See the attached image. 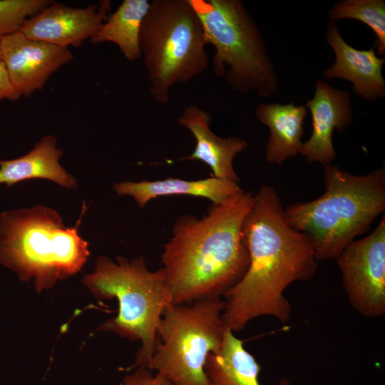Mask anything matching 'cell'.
I'll list each match as a JSON object with an SVG mask.
<instances>
[{
    "label": "cell",
    "instance_id": "obj_8",
    "mask_svg": "<svg viewBox=\"0 0 385 385\" xmlns=\"http://www.w3.org/2000/svg\"><path fill=\"white\" fill-rule=\"evenodd\" d=\"M225 307L221 297L169 306L161 318L148 369L173 385H208L205 365L222 344Z\"/></svg>",
    "mask_w": 385,
    "mask_h": 385
},
{
    "label": "cell",
    "instance_id": "obj_1",
    "mask_svg": "<svg viewBox=\"0 0 385 385\" xmlns=\"http://www.w3.org/2000/svg\"><path fill=\"white\" fill-rule=\"evenodd\" d=\"M250 262L244 276L223 297L225 327L239 332L252 319L289 320L292 307L284 296L296 281L315 274L317 260L310 237L289 222L280 198L270 185L261 186L242 225Z\"/></svg>",
    "mask_w": 385,
    "mask_h": 385
},
{
    "label": "cell",
    "instance_id": "obj_22",
    "mask_svg": "<svg viewBox=\"0 0 385 385\" xmlns=\"http://www.w3.org/2000/svg\"><path fill=\"white\" fill-rule=\"evenodd\" d=\"M118 385H173L160 373L153 375L152 371L145 366H138L131 374L125 377Z\"/></svg>",
    "mask_w": 385,
    "mask_h": 385
},
{
    "label": "cell",
    "instance_id": "obj_4",
    "mask_svg": "<svg viewBox=\"0 0 385 385\" xmlns=\"http://www.w3.org/2000/svg\"><path fill=\"white\" fill-rule=\"evenodd\" d=\"M324 192L284 209L290 225L311 239L317 261L336 260L385 210V169L357 175L328 164Z\"/></svg>",
    "mask_w": 385,
    "mask_h": 385
},
{
    "label": "cell",
    "instance_id": "obj_12",
    "mask_svg": "<svg viewBox=\"0 0 385 385\" xmlns=\"http://www.w3.org/2000/svg\"><path fill=\"white\" fill-rule=\"evenodd\" d=\"M304 106L311 113L312 132L308 140L302 143L299 153L309 163L331 164L337 156L333 131L345 130L352 120L351 93L336 89L319 80L315 85L313 98L307 99Z\"/></svg>",
    "mask_w": 385,
    "mask_h": 385
},
{
    "label": "cell",
    "instance_id": "obj_7",
    "mask_svg": "<svg viewBox=\"0 0 385 385\" xmlns=\"http://www.w3.org/2000/svg\"><path fill=\"white\" fill-rule=\"evenodd\" d=\"M202 24L207 44L214 46L213 73L240 93L262 97L279 88L274 64L257 24L240 0H189Z\"/></svg>",
    "mask_w": 385,
    "mask_h": 385
},
{
    "label": "cell",
    "instance_id": "obj_9",
    "mask_svg": "<svg viewBox=\"0 0 385 385\" xmlns=\"http://www.w3.org/2000/svg\"><path fill=\"white\" fill-rule=\"evenodd\" d=\"M349 303L359 314H385V218L366 237L353 240L336 259Z\"/></svg>",
    "mask_w": 385,
    "mask_h": 385
},
{
    "label": "cell",
    "instance_id": "obj_23",
    "mask_svg": "<svg viewBox=\"0 0 385 385\" xmlns=\"http://www.w3.org/2000/svg\"><path fill=\"white\" fill-rule=\"evenodd\" d=\"M20 97V93L9 78L4 63L0 60V101L4 99L16 101Z\"/></svg>",
    "mask_w": 385,
    "mask_h": 385
},
{
    "label": "cell",
    "instance_id": "obj_17",
    "mask_svg": "<svg viewBox=\"0 0 385 385\" xmlns=\"http://www.w3.org/2000/svg\"><path fill=\"white\" fill-rule=\"evenodd\" d=\"M307 111L305 106L262 103L257 106L255 115L270 130L265 148L267 160L281 165L299 153L304 133L303 124Z\"/></svg>",
    "mask_w": 385,
    "mask_h": 385
},
{
    "label": "cell",
    "instance_id": "obj_5",
    "mask_svg": "<svg viewBox=\"0 0 385 385\" xmlns=\"http://www.w3.org/2000/svg\"><path fill=\"white\" fill-rule=\"evenodd\" d=\"M83 283L96 298L117 299V316L100 329L140 341L141 346L130 369L148 368L158 342L161 318L173 304L163 269L149 270L143 256L131 260L117 256L113 261L100 255L93 272L84 277Z\"/></svg>",
    "mask_w": 385,
    "mask_h": 385
},
{
    "label": "cell",
    "instance_id": "obj_20",
    "mask_svg": "<svg viewBox=\"0 0 385 385\" xmlns=\"http://www.w3.org/2000/svg\"><path fill=\"white\" fill-rule=\"evenodd\" d=\"M331 21L352 19L367 25L375 34L377 53L385 55V1L384 0H342L329 11Z\"/></svg>",
    "mask_w": 385,
    "mask_h": 385
},
{
    "label": "cell",
    "instance_id": "obj_24",
    "mask_svg": "<svg viewBox=\"0 0 385 385\" xmlns=\"http://www.w3.org/2000/svg\"><path fill=\"white\" fill-rule=\"evenodd\" d=\"M0 60H1V52H0Z\"/></svg>",
    "mask_w": 385,
    "mask_h": 385
},
{
    "label": "cell",
    "instance_id": "obj_16",
    "mask_svg": "<svg viewBox=\"0 0 385 385\" xmlns=\"http://www.w3.org/2000/svg\"><path fill=\"white\" fill-rule=\"evenodd\" d=\"M63 150L57 148V139L52 135L43 136L26 154L17 158L0 160V184L7 187L24 180L42 178L73 189L77 180L60 163Z\"/></svg>",
    "mask_w": 385,
    "mask_h": 385
},
{
    "label": "cell",
    "instance_id": "obj_11",
    "mask_svg": "<svg viewBox=\"0 0 385 385\" xmlns=\"http://www.w3.org/2000/svg\"><path fill=\"white\" fill-rule=\"evenodd\" d=\"M111 1H101L83 8L53 1L29 18L20 32L30 39L57 46H78L94 37L108 17Z\"/></svg>",
    "mask_w": 385,
    "mask_h": 385
},
{
    "label": "cell",
    "instance_id": "obj_15",
    "mask_svg": "<svg viewBox=\"0 0 385 385\" xmlns=\"http://www.w3.org/2000/svg\"><path fill=\"white\" fill-rule=\"evenodd\" d=\"M120 196H130L140 208L151 200L169 195H192L208 199L219 205L244 191L237 183L216 178L188 180L169 178L158 180L123 181L113 185Z\"/></svg>",
    "mask_w": 385,
    "mask_h": 385
},
{
    "label": "cell",
    "instance_id": "obj_18",
    "mask_svg": "<svg viewBox=\"0 0 385 385\" xmlns=\"http://www.w3.org/2000/svg\"><path fill=\"white\" fill-rule=\"evenodd\" d=\"M261 366L244 347L243 341L226 328L220 349L210 354L205 365L208 385H261ZM277 385H292L283 377Z\"/></svg>",
    "mask_w": 385,
    "mask_h": 385
},
{
    "label": "cell",
    "instance_id": "obj_19",
    "mask_svg": "<svg viewBox=\"0 0 385 385\" xmlns=\"http://www.w3.org/2000/svg\"><path fill=\"white\" fill-rule=\"evenodd\" d=\"M149 6L148 0H124L108 16L91 42L94 44L113 43L128 61H136L141 56L139 44L140 26Z\"/></svg>",
    "mask_w": 385,
    "mask_h": 385
},
{
    "label": "cell",
    "instance_id": "obj_2",
    "mask_svg": "<svg viewBox=\"0 0 385 385\" xmlns=\"http://www.w3.org/2000/svg\"><path fill=\"white\" fill-rule=\"evenodd\" d=\"M254 200L242 191L200 218L175 220L161 255L173 304L223 297L242 279L250 262L242 225Z\"/></svg>",
    "mask_w": 385,
    "mask_h": 385
},
{
    "label": "cell",
    "instance_id": "obj_10",
    "mask_svg": "<svg viewBox=\"0 0 385 385\" xmlns=\"http://www.w3.org/2000/svg\"><path fill=\"white\" fill-rule=\"evenodd\" d=\"M0 52L21 96L42 89L51 76L73 58L68 48L30 39L20 31L0 38Z\"/></svg>",
    "mask_w": 385,
    "mask_h": 385
},
{
    "label": "cell",
    "instance_id": "obj_6",
    "mask_svg": "<svg viewBox=\"0 0 385 385\" xmlns=\"http://www.w3.org/2000/svg\"><path fill=\"white\" fill-rule=\"evenodd\" d=\"M149 91L166 103L170 90L204 73L209 65L201 20L189 0H154L139 34Z\"/></svg>",
    "mask_w": 385,
    "mask_h": 385
},
{
    "label": "cell",
    "instance_id": "obj_21",
    "mask_svg": "<svg viewBox=\"0 0 385 385\" xmlns=\"http://www.w3.org/2000/svg\"><path fill=\"white\" fill-rule=\"evenodd\" d=\"M52 2L50 0H0V38L20 31L26 20Z\"/></svg>",
    "mask_w": 385,
    "mask_h": 385
},
{
    "label": "cell",
    "instance_id": "obj_13",
    "mask_svg": "<svg viewBox=\"0 0 385 385\" xmlns=\"http://www.w3.org/2000/svg\"><path fill=\"white\" fill-rule=\"evenodd\" d=\"M325 38L334 52L335 61L323 71L324 77L350 81L355 93L364 99L384 98L382 68L385 58L378 57L374 48L359 50L348 44L333 21L327 24Z\"/></svg>",
    "mask_w": 385,
    "mask_h": 385
},
{
    "label": "cell",
    "instance_id": "obj_3",
    "mask_svg": "<svg viewBox=\"0 0 385 385\" xmlns=\"http://www.w3.org/2000/svg\"><path fill=\"white\" fill-rule=\"evenodd\" d=\"M87 207L74 227H66L57 210L41 205L0 213V264L41 292L78 272L90 255L79 235Z\"/></svg>",
    "mask_w": 385,
    "mask_h": 385
},
{
    "label": "cell",
    "instance_id": "obj_14",
    "mask_svg": "<svg viewBox=\"0 0 385 385\" xmlns=\"http://www.w3.org/2000/svg\"><path fill=\"white\" fill-rule=\"evenodd\" d=\"M212 115L195 104L186 106L177 123L189 130L196 144L193 152L179 159L200 160L212 170V176L235 183L240 178L236 173L233 160L247 147V143L238 137L222 138L214 133L210 128Z\"/></svg>",
    "mask_w": 385,
    "mask_h": 385
}]
</instances>
